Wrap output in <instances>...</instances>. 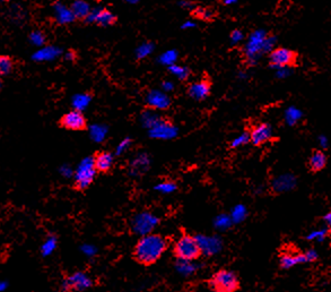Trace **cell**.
Returning <instances> with one entry per match:
<instances>
[{
    "label": "cell",
    "mask_w": 331,
    "mask_h": 292,
    "mask_svg": "<svg viewBox=\"0 0 331 292\" xmlns=\"http://www.w3.org/2000/svg\"><path fill=\"white\" fill-rule=\"evenodd\" d=\"M166 240L159 234H147L139 239L134 249V256L139 263L150 265L158 261L166 249Z\"/></svg>",
    "instance_id": "1"
},
{
    "label": "cell",
    "mask_w": 331,
    "mask_h": 292,
    "mask_svg": "<svg viewBox=\"0 0 331 292\" xmlns=\"http://www.w3.org/2000/svg\"><path fill=\"white\" fill-rule=\"evenodd\" d=\"M276 43V38L269 35L265 31H256L250 35L245 45V57L251 63H256L261 55L271 53Z\"/></svg>",
    "instance_id": "2"
},
{
    "label": "cell",
    "mask_w": 331,
    "mask_h": 292,
    "mask_svg": "<svg viewBox=\"0 0 331 292\" xmlns=\"http://www.w3.org/2000/svg\"><path fill=\"white\" fill-rule=\"evenodd\" d=\"M174 254L178 257V259L193 262L200 257L202 250L197 237L183 234L175 242Z\"/></svg>",
    "instance_id": "3"
},
{
    "label": "cell",
    "mask_w": 331,
    "mask_h": 292,
    "mask_svg": "<svg viewBox=\"0 0 331 292\" xmlns=\"http://www.w3.org/2000/svg\"><path fill=\"white\" fill-rule=\"evenodd\" d=\"M209 287L214 292H236L240 289V281L234 272L219 270L209 280Z\"/></svg>",
    "instance_id": "4"
},
{
    "label": "cell",
    "mask_w": 331,
    "mask_h": 292,
    "mask_svg": "<svg viewBox=\"0 0 331 292\" xmlns=\"http://www.w3.org/2000/svg\"><path fill=\"white\" fill-rule=\"evenodd\" d=\"M96 171L94 159H84L75 171V186L78 189H85L93 182Z\"/></svg>",
    "instance_id": "5"
},
{
    "label": "cell",
    "mask_w": 331,
    "mask_h": 292,
    "mask_svg": "<svg viewBox=\"0 0 331 292\" xmlns=\"http://www.w3.org/2000/svg\"><path fill=\"white\" fill-rule=\"evenodd\" d=\"M158 222L159 220L156 215L151 214L149 212H142V213L134 217L133 221H131V230L135 234L143 237V235L150 234L151 231L157 227Z\"/></svg>",
    "instance_id": "6"
},
{
    "label": "cell",
    "mask_w": 331,
    "mask_h": 292,
    "mask_svg": "<svg viewBox=\"0 0 331 292\" xmlns=\"http://www.w3.org/2000/svg\"><path fill=\"white\" fill-rule=\"evenodd\" d=\"M269 62L275 69L290 67L296 62V54L287 48H276L269 55Z\"/></svg>",
    "instance_id": "7"
},
{
    "label": "cell",
    "mask_w": 331,
    "mask_h": 292,
    "mask_svg": "<svg viewBox=\"0 0 331 292\" xmlns=\"http://www.w3.org/2000/svg\"><path fill=\"white\" fill-rule=\"evenodd\" d=\"M92 280L89 275L83 273V272H77L67 278L63 282L62 288L63 291H73V292H82L84 290L89 289L92 287Z\"/></svg>",
    "instance_id": "8"
},
{
    "label": "cell",
    "mask_w": 331,
    "mask_h": 292,
    "mask_svg": "<svg viewBox=\"0 0 331 292\" xmlns=\"http://www.w3.org/2000/svg\"><path fill=\"white\" fill-rule=\"evenodd\" d=\"M273 127L267 122H261L254 126L250 131L251 143L256 146H261L273 139Z\"/></svg>",
    "instance_id": "9"
},
{
    "label": "cell",
    "mask_w": 331,
    "mask_h": 292,
    "mask_svg": "<svg viewBox=\"0 0 331 292\" xmlns=\"http://www.w3.org/2000/svg\"><path fill=\"white\" fill-rule=\"evenodd\" d=\"M309 263L306 253H300V251H289L286 250L279 256V265L283 270H288L292 267L300 265V264Z\"/></svg>",
    "instance_id": "10"
},
{
    "label": "cell",
    "mask_w": 331,
    "mask_h": 292,
    "mask_svg": "<svg viewBox=\"0 0 331 292\" xmlns=\"http://www.w3.org/2000/svg\"><path fill=\"white\" fill-rule=\"evenodd\" d=\"M60 123L62 127L69 130H82L86 127V119L83 116L82 111L73 110L63 116Z\"/></svg>",
    "instance_id": "11"
},
{
    "label": "cell",
    "mask_w": 331,
    "mask_h": 292,
    "mask_svg": "<svg viewBox=\"0 0 331 292\" xmlns=\"http://www.w3.org/2000/svg\"><path fill=\"white\" fill-rule=\"evenodd\" d=\"M178 129L174 127L172 123L166 122L164 120H159V121L154 127L150 128V136L154 138L159 139H170L177 136Z\"/></svg>",
    "instance_id": "12"
},
{
    "label": "cell",
    "mask_w": 331,
    "mask_h": 292,
    "mask_svg": "<svg viewBox=\"0 0 331 292\" xmlns=\"http://www.w3.org/2000/svg\"><path fill=\"white\" fill-rule=\"evenodd\" d=\"M87 21L92 23H96L101 26H107L115 22V16L109 10L95 9L91 11L89 17H87Z\"/></svg>",
    "instance_id": "13"
},
{
    "label": "cell",
    "mask_w": 331,
    "mask_h": 292,
    "mask_svg": "<svg viewBox=\"0 0 331 292\" xmlns=\"http://www.w3.org/2000/svg\"><path fill=\"white\" fill-rule=\"evenodd\" d=\"M146 101L148 103V106L154 108V109H166L171 103L167 95L162 93L161 91H150L147 94Z\"/></svg>",
    "instance_id": "14"
},
{
    "label": "cell",
    "mask_w": 331,
    "mask_h": 292,
    "mask_svg": "<svg viewBox=\"0 0 331 292\" xmlns=\"http://www.w3.org/2000/svg\"><path fill=\"white\" fill-rule=\"evenodd\" d=\"M328 162V158L322 151H314L309 159L308 166L311 173L318 174L325 169Z\"/></svg>",
    "instance_id": "15"
},
{
    "label": "cell",
    "mask_w": 331,
    "mask_h": 292,
    "mask_svg": "<svg viewBox=\"0 0 331 292\" xmlns=\"http://www.w3.org/2000/svg\"><path fill=\"white\" fill-rule=\"evenodd\" d=\"M188 93L194 100L206 99L210 93V84L208 81H200L191 84Z\"/></svg>",
    "instance_id": "16"
},
{
    "label": "cell",
    "mask_w": 331,
    "mask_h": 292,
    "mask_svg": "<svg viewBox=\"0 0 331 292\" xmlns=\"http://www.w3.org/2000/svg\"><path fill=\"white\" fill-rule=\"evenodd\" d=\"M94 163L98 173H106L113 166V155L109 152H101L95 155Z\"/></svg>",
    "instance_id": "17"
},
{
    "label": "cell",
    "mask_w": 331,
    "mask_h": 292,
    "mask_svg": "<svg viewBox=\"0 0 331 292\" xmlns=\"http://www.w3.org/2000/svg\"><path fill=\"white\" fill-rule=\"evenodd\" d=\"M199 243H200L202 253L205 254H215L221 247V242L217 238H206V237H197Z\"/></svg>",
    "instance_id": "18"
},
{
    "label": "cell",
    "mask_w": 331,
    "mask_h": 292,
    "mask_svg": "<svg viewBox=\"0 0 331 292\" xmlns=\"http://www.w3.org/2000/svg\"><path fill=\"white\" fill-rule=\"evenodd\" d=\"M54 11H55V18L60 24H67L70 23L71 21H74L75 15L73 13V10L68 9L67 7L62 6V5H57L54 6Z\"/></svg>",
    "instance_id": "19"
},
{
    "label": "cell",
    "mask_w": 331,
    "mask_h": 292,
    "mask_svg": "<svg viewBox=\"0 0 331 292\" xmlns=\"http://www.w3.org/2000/svg\"><path fill=\"white\" fill-rule=\"evenodd\" d=\"M60 55V50L55 47H47L45 49L40 50L37 55L33 56V58L35 60H39V61H42V60H52L54 58H57L58 56Z\"/></svg>",
    "instance_id": "20"
},
{
    "label": "cell",
    "mask_w": 331,
    "mask_h": 292,
    "mask_svg": "<svg viewBox=\"0 0 331 292\" xmlns=\"http://www.w3.org/2000/svg\"><path fill=\"white\" fill-rule=\"evenodd\" d=\"M71 10H73L75 17L77 18H87L92 11L90 9V6L83 0L75 1L74 5L71 6Z\"/></svg>",
    "instance_id": "21"
},
{
    "label": "cell",
    "mask_w": 331,
    "mask_h": 292,
    "mask_svg": "<svg viewBox=\"0 0 331 292\" xmlns=\"http://www.w3.org/2000/svg\"><path fill=\"white\" fill-rule=\"evenodd\" d=\"M302 116H303L302 111L298 109V108L290 107V108H288V109H286L284 118H285V121H286L287 125L294 126L295 123H297L298 121H300Z\"/></svg>",
    "instance_id": "22"
},
{
    "label": "cell",
    "mask_w": 331,
    "mask_h": 292,
    "mask_svg": "<svg viewBox=\"0 0 331 292\" xmlns=\"http://www.w3.org/2000/svg\"><path fill=\"white\" fill-rule=\"evenodd\" d=\"M90 102H91V97L89 94H78L76 95L73 100V105L75 107V109L78 111L85 109V108L89 106Z\"/></svg>",
    "instance_id": "23"
},
{
    "label": "cell",
    "mask_w": 331,
    "mask_h": 292,
    "mask_svg": "<svg viewBox=\"0 0 331 292\" xmlns=\"http://www.w3.org/2000/svg\"><path fill=\"white\" fill-rule=\"evenodd\" d=\"M55 247H57V239L55 237H49L41 247V253L43 256H49L54 251Z\"/></svg>",
    "instance_id": "24"
},
{
    "label": "cell",
    "mask_w": 331,
    "mask_h": 292,
    "mask_svg": "<svg viewBox=\"0 0 331 292\" xmlns=\"http://www.w3.org/2000/svg\"><path fill=\"white\" fill-rule=\"evenodd\" d=\"M14 63L11 58L8 57V56H1L0 57V73L1 75H8L13 70Z\"/></svg>",
    "instance_id": "25"
},
{
    "label": "cell",
    "mask_w": 331,
    "mask_h": 292,
    "mask_svg": "<svg viewBox=\"0 0 331 292\" xmlns=\"http://www.w3.org/2000/svg\"><path fill=\"white\" fill-rule=\"evenodd\" d=\"M177 270L180 272L182 275H189L194 271V265L192 262L190 261H183V259H179L177 263Z\"/></svg>",
    "instance_id": "26"
},
{
    "label": "cell",
    "mask_w": 331,
    "mask_h": 292,
    "mask_svg": "<svg viewBox=\"0 0 331 292\" xmlns=\"http://www.w3.org/2000/svg\"><path fill=\"white\" fill-rule=\"evenodd\" d=\"M170 71L173 75L177 76L178 78L182 79V81H185V79L188 78L190 75V70L188 69V68L183 67V66H179V65L170 66Z\"/></svg>",
    "instance_id": "27"
},
{
    "label": "cell",
    "mask_w": 331,
    "mask_h": 292,
    "mask_svg": "<svg viewBox=\"0 0 331 292\" xmlns=\"http://www.w3.org/2000/svg\"><path fill=\"white\" fill-rule=\"evenodd\" d=\"M155 190L162 194H172L173 191L177 190V185L172 181L159 182L158 185H156V187H155Z\"/></svg>",
    "instance_id": "28"
},
{
    "label": "cell",
    "mask_w": 331,
    "mask_h": 292,
    "mask_svg": "<svg viewBox=\"0 0 331 292\" xmlns=\"http://www.w3.org/2000/svg\"><path fill=\"white\" fill-rule=\"evenodd\" d=\"M249 142H251L250 133H246L245 131V133H242L238 136H236V137H235L232 141V143H231V146H232L233 149H237V147L246 145Z\"/></svg>",
    "instance_id": "29"
},
{
    "label": "cell",
    "mask_w": 331,
    "mask_h": 292,
    "mask_svg": "<svg viewBox=\"0 0 331 292\" xmlns=\"http://www.w3.org/2000/svg\"><path fill=\"white\" fill-rule=\"evenodd\" d=\"M177 58H178L177 51L169 50V51H166L165 54H163L161 57H159V61H161L163 65L172 66V65H174V62H175V60H177Z\"/></svg>",
    "instance_id": "30"
},
{
    "label": "cell",
    "mask_w": 331,
    "mask_h": 292,
    "mask_svg": "<svg viewBox=\"0 0 331 292\" xmlns=\"http://www.w3.org/2000/svg\"><path fill=\"white\" fill-rule=\"evenodd\" d=\"M159 119L157 117V115H155V114H151V113H145L142 115V122H143V125H145L146 127H148L149 129L151 127H154L155 125H156V123L159 121Z\"/></svg>",
    "instance_id": "31"
},
{
    "label": "cell",
    "mask_w": 331,
    "mask_h": 292,
    "mask_svg": "<svg viewBox=\"0 0 331 292\" xmlns=\"http://www.w3.org/2000/svg\"><path fill=\"white\" fill-rule=\"evenodd\" d=\"M153 49H154V46L151 45V43H143V45H142L137 49V57L139 59L145 58L151 53V51H153Z\"/></svg>",
    "instance_id": "32"
},
{
    "label": "cell",
    "mask_w": 331,
    "mask_h": 292,
    "mask_svg": "<svg viewBox=\"0 0 331 292\" xmlns=\"http://www.w3.org/2000/svg\"><path fill=\"white\" fill-rule=\"evenodd\" d=\"M30 40H31V42L35 46H42V45H45V42H46V37L43 35L42 32L35 31L31 33Z\"/></svg>",
    "instance_id": "33"
},
{
    "label": "cell",
    "mask_w": 331,
    "mask_h": 292,
    "mask_svg": "<svg viewBox=\"0 0 331 292\" xmlns=\"http://www.w3.org/2000/svg\"><path fill=\"white\" fill-rule=\"evenodd\" d=\"M106 133V129L104 127L102 126H94L92 127V137L95 141H102L103 138H104Z\"/></svg>",
    "instance_id": "34"
},
{
    "label": "cell",
    "mask_w": 331,
    "mask_h": 292,
    "mask_svg": "<svg viewBox=\"0 0 331 292\" xmlns=\"http://www.w3.org/2000/svg\"><path fill=\"white\" fill-rule=\"evenodd\" d=\"M244 215H245L244 207L237 206V207H235L234 211H233L232 219H233V221H235V222H240V221H242L243 219H244Z\"/></svg>",
    "instance_id": "35"
},
{
    "label": "cell",
    "mask_w": 331,
    "mask_h": 292,
    "mask_svg": "<svg viewBox=\"0 0 331 292\" xmlns=\"http://www.w3.org/2000/svg\"><path fill=\"white\" fill-rule=\"evenodd\" d=\"M243 40V33L240 30H234L231 34V42L233 45H237L238 42H241Z\"/></svg>",
    "instance_id": "36"
},
{
    "label": "cell",
    "mask_w": 331,
    "mask_h": 292,
    "mask_svg": "<svg viewBox=\"0 0 331 292\" xmlns=\"http://www.w3.org/2000/svg\"><path fill=\"white\" fill-rule=\"evenodd\" d=\"M197 15L202 19H210L213 17V11L207 9V8H199L197 10Z\"/></svg>",
    "instance_id": "37"
},
{
    "label": "cell",
    "mask_w": 331,
    "mask_h": 292,
    "mask_svg": "<svg viewBox=\"0 0 331 292\" xmlns=\"http://www.w3.org/2000/svg\"><path fill=\"white\" fill-rule=\"evenodd\" d=\"M130 143L131 142H130L129 138H127V139H125V141H122L120 144H119V146H118V149H117V154H121L125 151L128 150Z\"/></svg>",
    "instance_id": "38"
},
{
    "label": "cell",
    "mask_w": 331,
    "mask_h": 292,
    "mask_svg": "<svg viewBox=\"0 0 331 292\" xmlns=\"http://www.w3.org/2000/svg\"><path fill=\"white\" fill-rule=\"evenodd\" d=\"M288 75H290L289 67L278 68V69L276 70V76L278 78H286Z\"/></svg>",
    "instance_id": "39"
},
{
    "label": "cell",
    "mask_w": 331,
    "mask_h": 292,
    "mask_svg": "<svg viewBox=\"0 0 331 292\" xmlns=\"http://www.w3.org/2000/svg\"><path fill=\"white\" fill-rule=\"evenodd\" d=\"M305 253H306V256H308L309 263L314 262V261H317V259H318V253H317L316 250L309 249L308 251H305Z\"/></svg>",
    "instance_id": "40"
},
{
    "label": "cell",
    "mask_w": 331,
    "mask_h": 292,
    "mask_svg": "<svg viewBox=\"0 0 331 292\" xmlns=\"http://www.w3.org/2000/svg\"><path fill=\"white\" fill-rule=\"evenodd\" d=\"M229 223H230V219H229V218L219 217V218L217 219L216 225H217L219 228H225L226 226H229Z\"/></svg>",
    "instance_id": "41"
},
{
    "label": "cell",
    "mask_w": 331,
    "mask_h": 292,
    "mask_svg": "<svg viewBox=\"0 0 331 292\" xmlns=\"http://www.w3.org/2000/svg\"><path fill=\"white\" fill-rule=\"evenodd\" d=\"M327 234H328V233H325V231H316V233H312V234H311L309 235V237H308V239H309V240H313L314 238H316V239L320 238V239H321V238H324Z\"/></svg>",
    "instance_id": "42"
},
{
    "label": "cell",
    "mask_w": 331,
    "mask_h": 292,
    "mask_svg": "<svg viewBox=\"0 0 331 292\" xmlns=\"http://www.w3.org/2000/svg\"><path fill=\"white\" fill-rule=\"evenodd\" d=\"M325 222L327 223V228H328V230H327V233L330 235L331 238V212H329L328 214L325 215Z\"/></svg>",
    "instance_id": "43"
},
{
    "label": "cell",
    "mask_w": 331,
    "mask_h": 292,
    "mask_svg": "<svg viewBox=\"0 0 331 292\" xmlns=\"http://www.w3.org/2000/svg\"><path fill=\"white\" fill-rule=\"evenodd\" d=\"M83 251L87 256H93L95 253H96V249H95L93 246H83Z\"/></svg>",
    "instance_id": "44"
},
{
    "label": "cell",
    "mask_w": 331,
    "mask_h": 292,
    "mask_svg": "<svg viewBox=\"0 0 331 292\" xmlns=\"http://www.w3.org/2000/svg\"><path fill=\"white\" fill-rule=\"evenodd\" d=\"M173 83H171V82H164L162 84V87L163 89H164L165 91H172L173 90Z\"/></svg>",
    "instance_id": "45"
},
{
    "label": "cell",
    "mask_w": 331,
    "mask_h": 292,
    "mask_svg": "<svg viewBox=\"0 0 331 292\" xmlns=\"http://www.w3.org/2000/svg\"><path fill=\"white\" fill-rule=\"evenodd\" d=\"M196 26V24H194L193 22H186L185 24H183V29H192V27Z\"/></svg>",
    "instance_id": "46"
},
{
    "label": "cell",
    "mask_w": 331,
    "mask_h": 292,
    "mask_svg": "<svg viewBox=\"0 0 331 292\" xmlns=\"http://www.w3.org/2000/svg\"><path fill=\"white\" fill-rule=\"evenodd\" d=\"M66 59L67 60H74L75 59V53L74 51H68L66 54Z\"/></svg>",
    "instance_id": "47"
},
{
    "label": "cell",
    "mask_w": 331,
    "mask_h": 292,
    "mask_svg": "<svg viewBox=\"0 0 331 292\" xmlns=\"http://www.w3.org/2000/svg\"><path fill=\"white\" fill-rule=\"evenodd\" d=\"M238 0H223V2L226 3V5H233V3L237 2Z\"/></svg>",
    "instance_id": "48"
},
{
    "label": "cell",
    "mask_w": 331,
    "mask_h": 292,
    "mask_svg": "<svg viewBox=\"0 0 331 292\" xmlns=\"http://www.w3.org/2000/svg\"><path fill=\"white\" fill-rule=\"evenodd\" d=\"M8 287V285H7V282H5V281H2L1 282V285H0V291H5V289H6V288Z\"/></svg>",
    "instance_id": "49"
},
{
    "label": "cell",
    "mask_w": 331,
    "mask_h": 292,
    "mask_svg": "<svg viewBox=\"0 0 331 292\" xmlns=\"http://www.w3.org/2000/svg\"><path fill=\"white\" fill-rule=\"evenodd\" d=\"M181 5H182V6H186V8H188V7L190 8V6H191V3H190V2H186V1H182V2H181Z\"/></svg>",
    "instance_id": "50"
},
{
    "label": "cell",
    "mask_w": 331,
    "mask_h": 292,
    "mask_svg": "<svg viewBox=\"0 0 331 292\" xmlns=\"http://www.w3.org/2000/svg\"><path fill=\"white\" fill-rule=\"evenodd\" d=\"M127 1H129V2H131V3H134V2H137L138 0H127Z\"/></svg>",
    "instance_id": "51"
},
{
    "label": "cell",
    "mask_w": 331,
    "mask_h": 292,
    "mask_svg": "<svg viewBox=\"0 0 331 292\" xmlns=\"http://www.w3.org/2000/svg\"><path fill=\"white\" fill-rule=\"evenodd\" d=\"M97 1H99V0H97Z\"/></svg>",
    "instance_id": "52"
}]
</instances>
